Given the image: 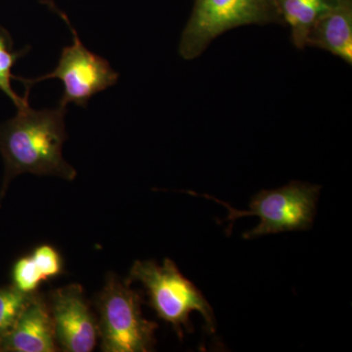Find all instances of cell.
I'll return each instance as SVG.
<instances>
[{"label":"cell","instance_id":"cell-5","mask_svg":"<svg viewBox=\"0 0 352 352\" xmlns=\"http://www.w3.org/2000/svg\"><path fill=\"white\" fill-rule=\"evenodd\" d=\"M252 24L283 25L274 0H195L180 41V55L195 59L220 34Z\"/></svg>","mask_w":352,"mask_h":352},{"label":"cell","instance_id":"cell-11","mask_svg":"<svg viewBox=\"0 0 352 352\" xmlns=\"http://www.w3.org/2000/svg\"><path fill=\"white\" fill-rule=\"evenodd\" d=\"M34 294H25L13 285L0 288V342L11 332Z\"/></svg>","mask_w":352,"mask_h":352},{"label":"cell","instance_id":"cell-14","mask_svg":"<svg viewBox=\"0 0 352 352\" xmlns=\"http://www.w3.org/2000/svg\"><path fill=\"white\" fill-rule=\"evenodd\" d=\"M31 256L41 271L44 281L61 274L63 268L61 256L52 245H38Z\"/></svg>","mask_w":352,"mask_h":352},{"label":"cell","instance_id":"cell-13","mask_svg":"<svg viewBox=\"0 0 352 352\" xmlns=\"http://www.w3.org/2000/svg\"><path fill=\"white\" fill-rule=\"evenodd\" d=\"M12 281L13 286L23 293H36L44 280L32 256H23L16 261L13 266Z\"/></svg>","mask_w":352,"mask_h":352},{"label":"cell","instance_id":"cell-1","mask_svg":"<svg viewBox=\"0 0 352 352\" xmlns=\"http://www.w3.org/2000/svg\"><path fill=\"white\" fill-rule=\"evenodd\" d=\"M66 109H18L13 119L0 124V153L6 164L0 199L9 183L23 173L52 175L73 182L76 171L64 159Z\"/></svg>","mask_w":352,"mask_h":352},{"label":"cell","instance_id":"cell-12","mask_svg":"<svg viewBox=\"0 0 352 352\" xmlns=\"http://www.w3.org/2000/svg\"><path fill=\"white\" fill-rule=\"evenodd\" d=\"M25 51L13 52L11 41L6 32L0 29V90L13 102L17 109L29 105V91H27L25 97H21L14 91L12 78H16L12 75V68L17 61L18 58L25 54Z\"/></svg>","mask_w":352,"mask_h":352},{"label":"cell","instance_id":"cell-6","mask_svg":"<svg viewBox=\"0 0 352 352\" xmlns=\"http://www.w3.org/2000/svg\"><path fill=\"white\" fill-rule=\"evenodd\" d=\"M53 10L68 25L73 34L74 43L63 48L56 68L50 74L32 80L20 78L19 80L27 85V90L30 91L34 83L57 78L64 85L60 107L66 109L71 103L85 107L95 94L116 85L119 80V74L113 71L107 60L94 54L83 45L66 14L61 12L57 7Z\"/></svg>","mask_w":352,"mask_h":352},{"label":"cell","instance_id":"cell-10","mask_svg":"<svg viewBox=\"0 0 352 352\" xmlns=\"http://www.w3.org/2000/svg\"><path fill=\"white\" fill-rule=\"evenodd\" d=\"M283 25L291 28L292 41L298 50L307 47L308 36L316 23L339 0H274Z\"/></svg>","mask_w":352,"mask_h":352},{"label":"cell","instance_id":"cell-8","mask_svg":"<svg viewBox=\"0 0 352 352\" xmlns=\"http://www.w3.org/2000/svg\"><path fill=\"white\" fill-rule=\"evenodd\" d=\"M58 351L50 307L34 294L11 332L0 342V352Z\"/></svg>","mask_w":352,"mask_h":352},{"label":"cell","instance_id":"cell-3","mask_svg":"<svg viewBox=\"0 0 352 352\" xmlns=\"http://www.w3.org/2000/svg\"><path fill=\"white\" fill-rule=\"evenodd\" d=\"M142 300L127 281L115 275L107 278L97 300L99 339L105 352L153 351L157 325L147 320L141 310Z\"/></svg>","mask_w":352,"mask_h":352},{"label":"cell","instance_id":"cell-15","mask_svg":"<svg viewBox=\"0 0 352 352\" xmlns=\"http://www.w3.org/2000/svg\"><path fill=\"white\" fill-rule=\"evenodd\" d=\"M43 3L47 4L48 6L50 7L51 9H54L56 6H55L54 0H46V1H43Z\"/></svg>","mask_w":352,"mask_h":352},{"label":"cell","instance_id":"cell-2","mask_svg":"<svg viewBox=\"0 0 352 352\" xmlns=\"http://www.w3.org/2000/svg\"><path fill=\"white\" fill-rule=\"evenodd\" d=\"M126 281L129 284L139 282L144 286L149 305L159 318L173 326L180 340L185 331H193L190 320L193 311L203 316L208 332H215L214 310L210 303L170 259H164L163 265L153 261H135Z\"/></svg>","mask_w":352,"mask_h":352},{"label":"cell","instance_id":"cell-9","mask_svg":"<svg viewBox=\"0 0 352 352\" xmlns=\"http://www.w3.org/2000/svg\"><path fill=\"white\" fill-rule=\"evenodd\" d=\"M307 46L329 51L352 63V0H339L316 23L308 36Z\"/></svg>","mask_w":352,"mask_h":352},{"label":"cell","instance_id":"cell-4","mask_svg":"<svg viewBox=\"0 0 352 352\" xmlns=\"http://www.w3.org/2000/svg\"><path fill=\"white\" fill-rule=\"evenodd\" d=\"M321 187L308 183L294 182L275 190H263L252 197L250 210H238L223 201L207 195L227 208L228 217L223 221H230L227 233L236 219L249 215H256L261 222L256 228L245 232V239H254L261 236L303 231L311 228L316 214L317 201Z\"/></svg>","mask_w":352,"mask_h":352},{"label":"cell","instance_id":"cell-7","mask_svg":"<svg viewBox=\"0 0 352 352\" xmlns=\"http://www.w3.org/2000/svg\"><path fill=\"white\" fill-rule=\"evenodd\" d=\"M50 310L55 339L62 351L90 352L99 339L98 322L94 318L82 287L72 284L52 292Z\"/></svg>","mask_w":352,"mask_h":352}]
</instances>
